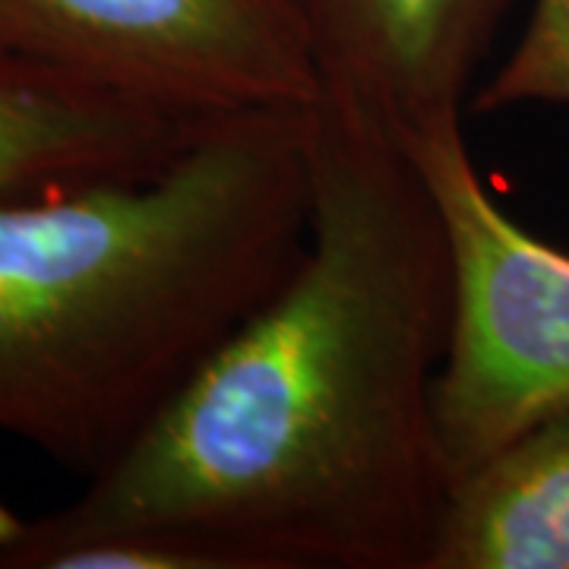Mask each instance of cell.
Listing matches in <instances>:
<instances>
[{
    "instance_id": "cell-1",
    "label": "cell",
    "mask_w": 569,
    "mask_h": 569,
    "mask_svg": "<svg viewBox=\"0 0 569 569\" xmlns=\"http://www.w3.org/2000/svg\"><path fill=\"white\" fill-rule=\"evenodd\" d=\"M449 313L447 231L411 152L317 102L298 263L73 503L0 507V569L92 531L200 569H427L449 497Z\"/></svg>"
},
{
    "instance_id": "cell-2",
    "label": "cell",
    "mask_w": 569,
    "mask_h": 569,
    "mask_svg": "<svg viewBox=\"0 0 569 569\" xmlns=\"http://www.w3.org/2000/svg\"><path fill=\"white\" fill-rule=\"evenodd\" d=\"M310 108L206 127L162 171L0 203V433L96 478L284 282Z\"/></svg>"
},
{
    "instance_id": "cell-3",
    "label": "cell",
    "mask_w": 569,
    "mask_h": 569,
    "mask_svg": "<svg viewBox=\"0 0 569 569\" xmlns=\"http://www.w3.org/2000/svg\"><path fill=\"white\" fill-rule=\"evenodd\" d=\"M440 209L452 313L433 392L449 488L493 452L569 411V253L497 206L462 121L406 142Z\"/></svg>"
},
{
    "instance_id": "cell-4",
    "label": "cell",
    "mask_w": 569,
    "mask_h": 569,
    "mask_svg": "<svg viewBox=\"0 0 569 569\" xmlns=\"http://www.w3.org/2000/svg\"><path fill=\"white\" fill-rule=\"evenodd\" d=\"M0 44L197 121L320 102L305 0H0Z\"/></svg>"
},
{
    "instance_id": "cell-5",
    "label": "cell",
    "mask_w": 569,
    "mask_h": 569,
    "mask_svg": "<svg viewBox=\"0 0 569 569\" xmlns=\"http://www.w3.org/2000/svg\"><path fill=\"white\" fill-rule=\"evenodd\" d=\"M519 0H305L320 102L402 146L462 121L468 92Z\"/></svg>"
},
{
    "instance_id": "cell-6",
    "label": "cell",
    "mask_w": 569,
    "mask_h": 569,
    "mask_svg": "<svg viewBox=\"0 0 569 569\" xmlns=\"http://www.w3.org/2000/svg\"><path fill=\"white\" fill-rule=\"evenodd\" d=\"M209 123L0 44V203L156 174Z\"/></svg>"
},
{
    "instance_id": "cell-7",
    "label": "cell",
    "mask_w": 569,
    "mask_h": 569,
    "mask_svg": "<svg viewBox=\"0 0 569 569\" xmlns=\"http://www.w3.org/2000/svg\"><path fill=\"white\" fill-rule=\"evenodd\" d=\"M427 569H569V411L449 488Z\"/></svg>"
},
{
    "instance_id": "cell-8",
    "label": "cell",
    "mask_w": 569,
    "mask_h": 569,
    "mask_svg": "<svg viewBox=\"0 0 569 569\" xmlns=\"http://www.w3.org/2000/svg\"><path fill=\"white\" fill-rule=\"evenodd\" d=\"M519 104L569 108V0H535L516 48L475 92V111Z\"/></svg>"
}]
</instances>
